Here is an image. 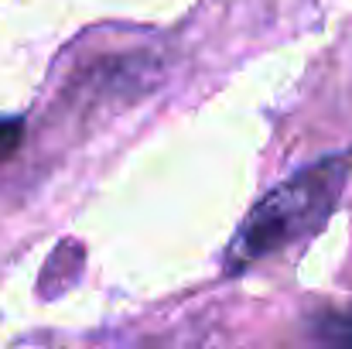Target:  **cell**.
<instances>
[{
  "label": "cell",
  "instance_id": "6da1fadb",
  "mask_svg": "<svg viewBox=\"0 0 352 349\" xmlns=\"http://www.w3.org/2000/svg\"><path fill=\"white\" fill-rule=\"evenodd\" d=\"M352 171V154H329L318 165L298 171L274 192H267L243 226L236 230L226 253L230 271H243L253 260H263L277 250H287L298 240H308L336 213Z\"/></svg>",
  "mask_w": 352,
  "mask_h": 349
},
{
  "label": "cell",
  "instance_id": "7a4b0ae2",
  "mask_svg": "<svg viewBox=\"0 0 352 349\" xmlns=\"http://www.w3.org/2000/svg\"><path fill=\"white\" fill-rule=\"evenodd\" d=\"M318 332H322V339H329V343L352 346V312H336V315H329L325 322H318Z\"/></svg>",
  "mask_w": 352,
  "mask_h": 349
},
{
  "label": "cell",
  "instance_id": "3957f363",
  "mask_svg": "<svg viewBox=\"0 0 352 349\" xmlns=\"http://www.w3.org/2000/svg\"><path fill=\"white\" fill-rule=\"evenodd\" d=\"M24 140V120L21 116H0V161L14 158Z\"/></svg>",
  "mask_w": 352,
  "mask_h": 349
}]
</instances>
